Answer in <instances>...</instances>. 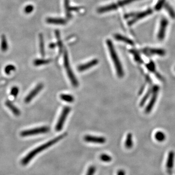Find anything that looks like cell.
<instances>
[{
	"label": "cell",
	"instance_id": "obj_1",
	"mask_svg": "<svg viewBox=\"0 0 175 175\" xmlns=\"http://www.w3.org/2000/svg\"><path fill=\"white\" fill-rule=\"evenodd\" d=\"M66 136H67V133H66L64 134H61L60 135L58 136L57 137L50 140L48 142L40 145V147H38L30 151L28 154H27L26 156L24 157V158L22 159L21 161V164L23 165H27V164H28L29 162H30L37 155L49 148V147H51L55 144L57 143L61 140L65 138Z\"/></svg>",
	"mask_w": 175,
	"mask_h": 175
},
{
	"label": "cell",
	"instance_id": "obj_2",
	"mask_svg": "<svg viewBox=\"0 0 175 175\" xmlns=\"http://www.w3.org/2000/svg\"><path fill=\"white\" fill-rule=\"evenodd\" d=\"M107 44L111 56V59L113 61V63L115 67L117 75L119 77H122L124 75V71L121 62L120 61L117 54L114 48V45L113 44L112 41L110 40H107Z\"/></svg>",
	"mask_w": 175,
	"mask_h": 175
},
{
	"label": "cell",
	"instance_id": "obj_3",
	"mask_svg": "<svg viewBox=\"0 0 175 175\" xmlns=\"http://www.w3.org/2000/svg\"><path fill=\"white\" fill-rule=\"evenodd\" d=\"M64 65L67 72V74L69 78L70 79L71 83L73 86L74 87H78V82L76 76H74L70 65L68 55L66 50H65L64 53Z\"/></svg>",
	"mask_w": 175,
	"mask_h": 175
},
{
	"label": "cell",
	"instance_id": "obj_4",
	"mask_svg": "<svg viewBox=\"0 0 175 175\" xmlns=\"http://www.w3.org/2000/svg\"><path fill=\"white\" fill-rule=\"evenodd\" d=\"M153 10L151 9H148L147 10L138 13H133L131 14L127 15L126 17L127 18L133 16V18L132 20H130L128 23V24L129 26H132L135 23H136L138 21L143 19L144 18H145L147 16H149L151 14H152Z\"/></svg>",
	"mask_w": 175,
	"mask_h": 175
},
{
	"label": "cell",
	"instance_id": "obj_5",
	"mask_svg": "<svg viewBox=\"0 0 175 175\" xmlns=\"http://www.w3.org/2000/svg\"><path fill=\"white\" fill-rule=\"evenodd\" d=\"M49 128L47 127H41L32 130H26L21 133V135L23 137L29 136L39 134H43L48 132L49 131Z\"/></svg>",
	"mask_w": 175,
	"mask_h": 175
},
{
	"label": "cell",
	"instance_id": "obj_6",
	"mask_svg": "<svg viewBox=\"0 0 175 175\" xmlns=\"http://www.w3.org/2000/svg\"><path fill=\"white\" fill-rule=\"evenodd\" d=\"M168 23L169 22L166 18L163 17L161 19L159 23V29L157 34V38L159 41H162L165 38Z\"/></svg>",
	"mask_w": 175,
	"mask_h": 175
},
{
	"label": "cell",
	"instance_id": "obj_7",
	"mask_svg": "<svg viewBox=\"0 0 175 175\" xmlns=\"http://www.w3.org/2000/svg\"><path fill=\"white\" fill-rule=\"evenodd\" d=\"M70 111L71 108L69 107H66L64 108L56 125V130L57 131H60L62 129L64 123L65 122L66 119Z\"/></svg>",
	"mask_w": 175,
	"mask_h": 175
},
{
	"label": "cell",
	"instance_id": "obj_8",
	"mask_svg": "<svg viewBox=\"0 0 175 175\" xmlns=\"http://www.w3.org/2000/svg\"><path fill=\"white\" fill-rule=\"evenodd\" d=\"M84 141L88 142H91L95 144H104L106 142V138L103 137H97L95 136L87 135L84 136Z\"/></svg>",
	"mask_w": 175,
	"mask_h": 175
},
{
	"label": "cell",
	"instance_id": "obj_9",
	"mask_svg": "<svg viewBox=\"0 0 175 175\" xmlns=\"http://www.w3.org/2000/svg\"><path fill=\"white\" fill-rule=\"evenodd\" d=\"M43 88V84L40 83L38 84L25 98V102L26 103L30 102V101L34 98L35 96H36L38 94V93L42 90Z\"/></svg>",
	"mask_w": 175,
	"mask_h": 175
},
{
	"label": "cell",
	"instance_id": "obj_10",
	"mask_svg": "<svg viewBox=\"0 0 175 175\" xmlns=\"http://www.w3.org/2000/svg\"><path fill=\"white\" fill-rule=\"evenodd\" d=\"M144 53L147 55H159L164 56L165 54V51L161 49L150 48H147L144 49Z\"/></svg>",
	"mask_w": 175,
	"mask_h": 175
},
{
	"label": "cell",
	"instance_id": "obj_11",
	"mask_svg": "<svg viewBox=\"0 0 175 175\" xmlns=\"http://www.w3.org/2000/svg\"><path fill=\"white\" fill-rule=\"evenodd\" d=\"M98 60L94 59V60H92L91 61H89L87 63L79 66L77 67V70H78V71L79 72L85 71L86 70H88L89 69L91 68V67L96 65V64H98Z\"/></svg>",
	"mask_w": 175,
	"mask_h": 175
},
{
	"label": "cell",
	"instance_id": "obj_12",
	"mask_svg": "<svg viewBox=\"0 0 175 175\" xmlns=\"http://www.w3.org/2000/svg\"><path fill=\"white\" fill-rule=\"evenodd\" d=\"M174 154L173 151H171L168 155V158L167 159L166 164V168L168 173L170 174L174 165Z\"/></svg>",
	"mask_w": 175,
	"mask_h": 175
},
{
	"label": "cell",
	"instance_id": "obj_13",
	"mask_svg": "<svg viewBox=\"0 0 175 175\" xmlns=\"http://www.w3.org/2000/svg\"><path fill=\"white\" fill-rule=\"evenodd\" d=\"M46 21L49 24L56 25H64L67 23V21L65 19L57 18H48Z\"/></svg>",
	"mask_w": 175,
	"mask_h": 175
},
{
	"label": "cell",
	"instance_id": "obj_14",
	"mask_svg": "<svg viewBox=\"0 0 175 175\" xmlns=\"http://www.w3.org/2000/svg\"><path fill=\"white\" fill-rule=\"evenodd\" d=\"M114 38H115L116 40H119V41H123V42L126 43L127 44L130 45H134V42L132 40H130V39H128V38L125 37V36H122L121 35H115Z\"/></svg>",
	"mask_w": 175,
	"mask_h": 175
},
{
	"label": "cell",
	"instance_id": "obj_15",
	"mask_svg": "<svg viewBox=\"0 0 175 175\" xmlns=\"http://www.w3.org/2000/svg\"><path fill=\"white\" fill-rule=\"evenodd\" d=\"M6 105L11 111L13 114L15 115L19 116L20 115V111L19 109L14 105V104L10 101H7L6 102Z\"/></svg>",
	"mask_w": 175,
	"mask_h": 175
},
{
	"label": "cell",
	"instance_id": "obj_16",
	"mask_svg": "<svg viewBox=\"0 0 175 175\" xmlns=\"http://www.w3.org/2000/svg\"><path fill=\"white\" fill-rule=\"evenodd\" d=\"M125 147L127 149H131L133 145L132 135L131 133H128L125 140Z\"/></svg>",
	"mask_w": 175,
	"mask_h": 175
},
{
	"label": "cell",
	"instance_id": "obj_17",
	"mask_svg": "<svg viewBox=\"0 0 175 175\" xmlns=\"http://www.w3.org/2000/svg\"><path fill=\"white\" fill-rule=\"evenodd\" d=\"M164 7L165 9V10H166V11L168 12V14L169 15L170 17L172 18L173 19H175V10H174V9H173L172 7L169 4L166 2Z\"/></svg>",
	"mask_w": 175,
	"mask_h": 175
},
{
	"label": "cell",
	"instance_id": "obj_18",
	"mask_svg": "<svg viewBox=\"0 0 175 175\" xmlns=\"http://www.w3.org/2000/svg\"><path fill=\"white\" fill-rule=\"evenodd\" d=\"M39 40H40V53L43 57L45 56V49H44V43L43 36L42 34L39 35Z\"/></svg>",
	"mask_w": 175,
	"mask_h": 175
},
{
	"label": "cell",
	"instance_id": "obj_19",
	"mask_svg": "<svg viewBox=\"0 0 175 175\" xmlns=\"http://www.w3.org/2000/svg\"><path fill=\"white\" fill-rule=\"evenodd\" d=\"M137 1H139V0H122V1H120L117 3H114V4H115L117 9H118L119 7L126 6L127 4H130V3Z\"/></svg>",
	"mask_w": 175,
	"mask_h": 175
},
{
	"label": "cell",
	"instance_id": "obj_20",
	"mask_svg": "<svg viewBox=\"0 0 175 175\" xmlns=\"http://www.w3.org/2000/svg\"><path fill=\"white\" fill-rule=\"evenodd\" d=\"M1 48L3 52H6L7 51L8 49V45H7L6 38L4 35H3L1 37Z\"/></svg>",
	"mask_w": 175,
	"mask_h": 175
},
{
	"label": "cell",
	"instance_id": "obj_21",
	"mask_svg": "<svg viewBox=\"0 0 175 175\" xmlns=\"http://www.w3.org/2000/svg\"><path fill=\"white\" fill-rule=\"evenodd\" d=\"M60 99L63 101L68 103H72L74 101V98L73 96L69 94H62L60 96Z\"/></svg>",
	"mask_w": 175,
	"mask_h": 175
},
{
	"label": "cell",
	"instance_id": "obj_22",
	"mask_svg": "<svg viewBox=\"0 0 175 175\" xmlns=\"http://www.w3.org/2000/svg\"><path fill=\"white\" fill-rule=\"evenodd\" d=\"M51 60H45V59H37L34 61V64L36 66L42 65L44 64H48L51 62Z\"/></svg>",
	"mask_w": 175,
	"mask_h": 175
},
{
	"label": "cell",
	"instance_id": "obj_23",
	"mask_svg": "<svg viewBox=\"0 0 175 175\" xmlns=\"http://www.w3.org/2000/svg\"><path fill=\"white\" fill-rule=\"evenodd\" d=\"M99 159L101 161L103 162H110L112 161V157L108 154H101L99 157Z\"/></svg>",
	"mask_w": 175,
	"mask_h": 175
},
{
	"label": "cell",
	"instance_id": "obj_24",
	"mask_svg": "<svg viewBox=\"0 0 175 175\" xmlns=\"http://www.w3.org/2000/svg\"><path fill=\"white\" fill-rule=\"evenodd\" d=\"M55 33H56V38L57 39V45L59 47L60 51L61 52L63 48V44L60 38V32L58 30H56Z\"/></svg>",
	"mask_w": 175,
	"mask_h": 175
},
{
	"label": "cell",
	"instance_id": "obj_25",
	"mask_svg": "<svg viewBox=\"0 0 175 175\" xmlns=\"http://www.w3.org/2000/svg\"><path fill=\"white\" fill-rule=\"evenodd\" d=\"M155 137L157 141H159V142H162L165 140V135L164 133L159 131V132H157L156 133L155 135Z\"/></svg>",
	"mask_w": 175,
	"mask_h": 175
},
{
	"label": "cell",
	"instance_id": "obj_26",
	"mask_svg": "<svg viewBox=\"0 0 175 175\" xmlns=\"http://www.w3.org/2000/svg\"><path fill=\"white\" fill-rule=\"evenodd\" d=\"M166 3V0H159L155 6V9L157 11L161 10L164 7V4Z\"/></svg>",
	"mask_w": 175,
	"mask_h": 175
},
{
	"label": "cell",
	"instance_id": "obj_27",
	"mask_svg": "<svg viewBox=\"0 0 175 175\" xmlns=\"http://www.w3.org/2000/svg\"><path fill=\"white\" fill-rule=\"evenodd\" d=\"M15 67L13 65H9L6 66V68L4 69V71L5 73L7 74H9L11 72L14 71L15 70Z\"/></svg>",
	"mask_w": 175,
	"mask_h": 175
},
{
	"label": "cell",
	"instance_id": "obj_28",
	"mask_svg": "<svg viewBox=\"0 0 175 175\" xmlns=\"http://www.w3.org/2000/svg\"><path fill=\"white\" fill-rule=\"evenodd\" d=\"M96 167L94 165H91L89 167L86 175H94L96 173Z\"/></svg>",
	"mask_w": 175,
	"mask_h": 175
},
{
	"label": "cell",
	"instance_id": "obj_29",
	"mask_svg": "<svg viewBox=\"0 0 175 175\" xmlns=\"http://www.w3.org/2000/svg\"><path fill=\"white\" fill-rule=\"evenodd\" d=\"M64 8L65 10L66 14L67 15V17L70 18V15L69 14V10L70 9V5H69V0H64Z\"/></svg>",
	"mask_w": 175,
	"mask_h": 175
},
{
	"label": "cell",
	"instance_id": "obj_30",
	"mask_svg": "<svg viewBox=\"0 0 175 175\" xmlns=\"http://www.w3.org/2000/svg\"><path fill=\"white\" fill-rule=\"evenodd\" d=\"M34 9V7L33 5L32 4H29L28 6H26L25 8H24V12L26 14H30L32 13Z\"/></svg>",
	"mask_w": 175,
	"mask_h": 175
},
{
	"label": "cell",
	"instance_id": "obj_31",
	"mask_svg": "<svg viewBox=\"0 0 175 175\" xmlns=\"http://www.w3.org/2000/svg\"><path fill=\"white\" fill-rule=\"evenodd\" d=\"M18 93H19V89L17 87H14L11 89L10 94H11V95L14 97H16L18 94Z\"/></svg>",
	"mask_w": 175,
	"mask_h": 175
},
{
	"label": "cell",
	"instance_id": "obj_32",
	"mask_svg": "<svg viewBox=\"0 0 175 175\" xmlns=\"http://www.w3.org/2000/svg\"><path fill=\"white\" fill-rule=\"evenodd\" d=\"M131 53L134 55V57H135V59L136 61H138V62H141V57H140L139 55L138 54V53H137L134 50H130Z\"/></svg>",
	"mask_w": 175,
	"mask_h": 175
},
{
	"label": "cell",
	"instance_id": "obj_33",
	"mask_svg": "<svg viewBox=\"0 0 175 175\" xmlns=\"http://www.w3.org/2000/svg\"><path fill=\"white\" fill-rule=\"evenodd\" d=\"M117 175H125V172L124 170H119L117 173Z\"/></svg>",
	"mask_w": 175,
	"mask_h": 175
},
{
	"label": "cell",
	"instance_id": "obj_34",
	"mask_svg": "<svg viewBox=\"0 0 175 175\" xmlns=\"http://www.w3.org/2000/svg\"><path fill=\"white\" fill-rule=\"evenodd\" d=\"M56 44H55L54 43H52L49 45V47L50 48H54L55 47H56Z\"/></svg>",
	"mask_w": 175,
	"mask_h": 175
}]
</instances>
